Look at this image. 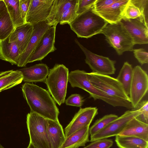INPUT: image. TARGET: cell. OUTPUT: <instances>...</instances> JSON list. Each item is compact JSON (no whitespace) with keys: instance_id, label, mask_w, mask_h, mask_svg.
Instances as JSON below:
<instances>
[{"instance_id":"cell-1","label":"cell","mask_w":148,"mask_h":148,"mask_svg":"<svg viewBox=\"0 0 148 148\" xmlns=\"http://www.w3.org/2000/svg\"><path fill=\"white\" fill-rule=\"evenodd\" d=\"M21 88L30 112L47 119L59 121V110L49 92L35 84L27 82L24 83Z\"/></svg>"},{"instance_id":"cell-2","label":"cell","mask_w":148,"mask_h":148,"mask_svg":"<svg viewBox=\"0 0 148 148\" xmlns=\"http://www.w3.org/2000/svg\"><path fill=\"white\" fill-rule=\"evenodd\" d=\"M68 82L73 88H80L89 93L90 97L95 100L100 99L113 107H123L132 109L130 101L110 97L93 86L89 80L87 72L76 70L71 71L69 75Z\"/></svg>"},{"instance_id":"cell-3","label":"cell","mask_w":148,"mask_h":148,"mask_svg":"<svg viewBox=\"0 0 148 148\" xmlns=\"http://www.w3.org/2000/svg\"><path fill=\"white\" fill-rule=\"evenodd\" d=\"M108 23L93 12L92 8L78 15L68 24L78 38H89L101 34Z\"/></svg>"},{"instance_id":"cell-4","label":"cell","mask_w":148,"mask_h":148,"mask_svg":"<svg viewBox=\"0 0 148 148\" xmlns=\"http://www.w3.org/2000/svg\"><path fill=\"white\" fill-rule=\"evenodd\" d=\"M69 73L68 69L64 65L56 64L49 70L45 82L49 92L59 106L65 101Z\"/></svg>"},{"instance_id":"cell-5","label":"cell","mask_w":148,"mask_h":148,"mask_svg":"<svg viewBox=\"0 0 148 148\" xmlns=\"http://www.w3.org/2000/svg\"><path fill=\"white\" fill-rule=\"evenodd\" d=\"M101 34H104L108 42L119 55L125 51H133L135 45L133 40L120 21L108 23Z\"/></svg>"},{"instance_id":"cell-6","label":"cell","mask_w":148,"mask_h":148,"mask_svg":"<svg viewBox=\"0 0 148 148\" xmlns=\"http://www.w3.org/2000/svg\"><path fill=\"white\" fill-rule=\"evenodd\" d=\"M26 120L29 143L36 148H51L47 132V119L30 112L27 114Z\"/></svg>"},{"instance_id":"cell-7","label":"cell","mask_w":148,"mask_h":148,"mask_svg":"<svg viewBox=\"0 0 148 148\" xmlns=\"http://www.w3.org/2000/svg\"><path fill=\"white\" fill-rule=\"evenodd\" d=\"M87 74L91 84L108 95L116 98L130 101L129 96L125 93L121 84L116 78L93 72L87 73Z\"/></svg>"},{"instance_id":"cell-8","label":"cell","mask_w":148,"mask_h":148,"mask_svg":"<svg viewBox=\"0 0 148 148\" xmlns=\"http://www.w3.org/2000/svg\"><path fill=\"white\" fill-rule=\"evenodd\" d=\"M75 41L85 54V63L88 65L92 72L108 75L115 73L116 61L92 52L82 45L77 39H75Z\"/></svg>"},{"instance_id":"cell-9","label":"cell","mask_w":148,"mask_h":148,"mask_svg":"<svg viewBox=\"0 0 148 148\" xmlns=\"http://www.w3.org/2000/svg\"><path fill=\"white\" fill-rule=\"evenodd\" d=\"M141 113L139 110L126 111L100 131L90 136V141L92 142L118 135L123 130L129 121L137 117Z\"/></svg>"},{"instance_id":"cell-10","label":"cell","mask_w":148,"mask_h":148,"mask_svg":"<svg viewBox=\"0 0 148 148\" xmlns=\"http://www.w3.org/2000/svg\"><path fill=\"white\" fill-rule=\"evenodd\" d=\"M148 77L146 72L138 65L133 68L129 97L132 106L135 108L147 93Z\"/></svg>"},{"instance_id":"cell-11","label":"cell","mask_w":148,"mask_h":148,"mask_svg":"<svg viewBox=\"0 0 148 148\" xmlns=\"http://www.w3.org/2000/svg\"><path fill=\"white\" fill-rule=\"evenodd\" d=\"M120 22L132 37L135 45L148 43V24L142 18H122Z\"/></svg>"},{"instance_id":"cell-12","label":"cell","mask_w":148,"mask_h":148,"mask_svg":"<svg viewBox=\"0 0 148 148\" xmlns=\"http://www.w3.org/2000/svg\"><path fill=\"white\" fill-rule=\"evenodd\" d=\"M56 26H52L43 34L30 57L28 63L41 60L47 55L55 51Z\"/></svg>"},{"instance_id":"cell-13","label":"cell","mask_w":148,"mask_h":148,"mask_svg":"<svg viewBox=\"0 0 148 148\" xmlns=\"http://www.w3.org/2000/svg\"><path fill=\"white\" fill-rule=\"evenodd\" d=\"M98 113V110L96 107L80 108L65 128V138L84 127L90 126Z\"/></svg>"},{"instance_id":"cell-14","label":"cell","mask_w":148,"mask_h":148,"mask_svg":"<svg viewBox=\"0 0 148 148\" xmlns=\"http://www.w3.org/2000/svg\"><path fill=\"white\" fill-rule=\"evenodd\" d=\"M33 30L24 52L20 56L17 66L24 67L28 63L29 59L36 47L41 38L45 32L51 26L47 20L32 25Z\"/></svg>"},{"instance_id":"cell-15","label":"cell","mask_w":148,"mask_h":148,"mask_svg":"<svg viewBox=\"0 0 148 148\" xmlns=\"http://www.w3.org/2000/svg\"><path fill=\"white\" fill-rule=\"evenodd\" d=\"M54 0H31L26 23L32 25L47 20Z\"/></svg>"},{"instance_id":"cell-16","label":"cell","mask_w":148,"mask_h":148,"mask_svg":"<svg viewBox=\"0 0 148 148\" xmlns=\"http://www.w3.org/2000/svg\"><path fill=\"white\" fill-rule=\"evenodd\" d=\"M32 25L27 23L15 28L9 37V42L15 43L21 55L25 51L33 30Z\"/></svg>"},{"instance_id":"cell-17","label":"cell","mask_w":148,"mask_h":148,"mask_svg":"<svg viewBox=\"0 0 148 148\" xmlns=\"http://www.w3.org/2000/svg\"><path fill=\"white\" fill-rule=\"evenodd\" d=\"M22 73L25 82H45L49 73V68L44 64H38L18 70Z\"/></svg>"},{"instance_id":"cell-18","label":"cell","mask_w":148,"mask_h":148,"mask_svg":"<svg viewBox=\"0 0 148 148\" xmlns=\"http://www.w3.org/2000/svg\"><path fill=\"white\" fill-rule=\"evenodd\" d=\"M129 0H117L105 9L95 13L108 23L113 24L120 21Z\"/></svg>"},{"instance_id":"cell-19","label":"cell","mask_w":148,"mask_h":148,"mask_svg":"<svg viewBox=\"0 0 148 148\" xmlns=\"http://www.w3.org/2000/svg\"><path fill=\"white\" fill-rule=\"evenodd\" d=\"M118 135L135 137L148 141V124L134 118L129 122Z\"/></svg>"},{"instance_id":"cell-20","label":"cell","mask_w":148,"mask_h":148,"mask_svg":"<svg viewBox=\"0 0 148 148\" xmlns=\"http://www.w3.org/2000/svg\"><path fill=\"white\" fill-rule=\"evenodd\" d=\"M78 0H54L47 21L51 26L59 23L61 16L67 9L77 4Z\"/></svg>"},{"instance_id":"cell-21","label":"cell","mask_w":148,"mask_h":148,"mask_svg":"<svg viewBox=\"0 0 148 148\" xmlns=\"http://www.w3.org/2000/svg\"><path fill=\"white\" fill-rule=\"evenodd\" d=\"M47 128L51 148H61L65 137L59 121L47 119Z\"/></svg>"},{"instance_id":"cell-22","label":"cell","mask_w":148,"mask_h":148,"mask_svg":"<svg viewBox=\"0 0 148 148\" xmlns=\"http://www.w3.org/2000/svg\"><path fill=\"white\" fill-rule=\"evenodd\" d=\"M89 126H86L65 138L61 148H78L89 142Z\"/></svg>"},{"instance_id":"cell-23","label":"cell","mask_w":148,"mask_h":148,"mask_svg":"<svg viewBox=\"0 0 148 148\" xmlns=\"http://www.w3.org/2000/svg\"><path fill=\"white\" fill-rule=\"evenodd\" d=\"M8 38L0 41V59L17 65L21 55L19 50L15 43L9 42Z\"/></svg>"},{"instance_id":"cell-24","label":"cell","mask_w":148,"mask_h":148,"mask_svg":"<svg viewBox=\"0 0 148 148\" xmlns=\"http://www.w3.org/2000/svg\"><path fill=\"white\" fill-rule=\"evenodd\" d=\"M22 73L18 70L0 72V92L21 83L23 81Z\"/></svg>"},{"instance_id":"cell-25","label":"cell","mask_w":148,"mask_h":148,"mask_svg":"<svg viewBox=\"0 0 148 148\" xmlns=\"http://www.w3.org/2000/svg\"><path fill=\"white\" fill-rule=\"evenodd\" d=\"M115 141L119 148H148V141L131 136H115Z\"/></svg>"},{"instance_id":"cell-26","label":"cell","mask_w":148,"mask_h":148,"mask_svg":"<svg viewBox=\"0 0 148 148\" xmlns=\"http://www.w3.org/2000/svg\"><path fill=\"white\" fill-rule=\"evenodd\" d=\"M133 73L132 65L126 62L124 63L116 78L121 84L125 93L129 96Z\"/></svg>"},{"instance_id":"cell-27","label":"cell","mask_w":148,"mask_h":148,"mask_svg":"<svg viewBox=\"0 0 148 148\" xmlns=\"http://www.w3.org/2000/svg\"><path fill=\"white\" fill-rule=\"evenodd\" d=\"M15 28L25 23L20 10L19 0H3Z\"/></svg>"},{"instance_id":"cell-28","label":"cell","mask_w":148,"mask_h":148,"mask_svg":"<svg viewBox=\"0 0 148 148\" xmlns=\"http://www.w3.org/2000/svg\"><path fill=\"white\" fill-rule=\"evenodd\" d=\"M144 11V7L137 0H129L123 12L122 18L134 19L140 17L148 23L143 17Z\"/></svg>"},{"instance_id":"cell-29","label":"cell","mask_w":148,"mask_h":148,"mask_svg":"<svg viewBox=\"0 0 148 148\" xmlns=\"http://www.w3.org/2000/svg\"><path fill=\"white\" fill-rule=\"evenodd\" d=\"M14 28V26L7 10L0 15V41L8 38Z\"/></svg>"},{"instance_id":"cell-30","label":"cell","mask_w":148,"mask_h":148,"mask_svg":"<svg viewBox=\"0 0 148 148\" xmlns=\"http://www.w3.org/2000/svg\"><path fill=\"white\" fill-rule=\"evenodd\" d=\"M118 116L115 114L106 115L96 120L89 130V133L92 136L103 128L112 121L116 119Z\"/></svg>"},{"instance_id":"cell-31","label":"cell","mask_w":148,"mask_h":148,"mask_svg":"<svg viewBox=\"0 0 148 148\" xmlns=\"http://www.w3.org/2000/svg\"><path fill=\"white\" fill-rule=\"evenodd\" d=\"M77 3L64 12L59 21L60 25L69 24L77 17L78 15L77 13Z\"/></svg>"},{"instance_id":"cell-32","label":"cell","mask_w":148,"mask_h":148,"mask_svg":"<svg viewBox=\"0 0 148 148\" xmlns=\"http://www.w3.org/2000/svg\"><path fill=\"white\" fill-rule=\"evenodd\" d=\"M132 110H139L141 113L136 118L140 121L148 124V101L147 100L140 101L135 108Z\"/></svg>"},{"instance_id":"cell-33","label":"cell","mask_w":148,"mask_h":148,"mask_svg":"<svg viewBox=\"0 0 148 148\" xmlns=\"http://www.w3.org/2000/svg\"><path fill=\"white\" fill-rule=\"evenodd\" d=\"M113 144L112 140L106 138L92 142L85 147L86 148H110Z\"/></svg>"},{"instance_id":"cell-34","label":"cell","mask_w":148,"mask_h":148,"mask_svg":"<svg viewBox=\"0 0 148 148\" xmlns=\"http://www.w3.org/2000/svg\"><path fill=\"white\" fill-rule=\"evenodd\" d=\"M117 0H96L92 10L95 13L102 11L112 5Z\"/></svg>"},{"instance_id":"cell-35","label":"cell","mask_w":148,"mask_h":148,"mask_svg":"<svg viewBox=\"0 0 148 148\" xmlns=\"http://www.w3.org/2000/svg\"><path fill=\"white\" fill-rule=\"evenodd\" d=\"M84 101L83 97L79 94H75L70 96L65 100L66 105L81 107Z\"/></svg>"},{"instance_id":"cell-36","label":"cell","mask_w":148,"mask_h":148,"mask_svg":"<svg viewBox=\"0 0 148 148\" xmlns=\"http://www.w3.org/2000/svg\"><path fill=\"white\" fill-rule=\"evenodd\" d=\"M96 0H78L77 13L80 14L92 8Z\"/></svg>"},{"instance_id":"cell-37","label":"cell","mask_w":148,"mask_h":148,"mask_svg":"<svg viewBox=\"0 0 148 148\" xmlns=\"http://www.w3.org/2000/svg\"><path fill=\"white\" fill-rule=\"evenodd\" d=\"M134 56L138 62L142 65L148 62V53L143 48L134 49Z\"/></svg>"},{"instance_id":"cell-38","label":"cell","mask_w":148,"mask_h":148,"mask_svg":"<svg viewBox=\"0 0 148 148\" xmlns=\"http://www.w3.org/2000/svg\"><path fill=\"white\" fill-rule=\"evenodd\" d=\"M31 0H19V5L21 17L26 23V16L30 5Z\"/></svg>"},{"instance_id":"cell-39","label":"cell","mask_w":148,"mask_h":148,"mask_svg":"<svg viewBox=\"0 0 148 148\" xmlns=\"http://www.w3.org/2000/svg\"><path fill=\"white\" fill-rule=\"evenodd\" d=\"M7 10L6 5L3 0H0V15Z\"/></svg>"},{"instance_id":"cell-40","label":"cell","mask_w":148,"mask_h":148,"mask_svg":"<svg viewBox=\"0 0 148 148\" xmlns=\"http://www.w3.org/2000/svg\"><path fill=\"white\" fill-rule=\"evenodd\" d=\"M27 148H36L30 143H29Z\"/></svg>"},{"instance_id":"cell-41","label":"cell","mask_w":148,"mask_h":148,"mask_svg":"<svg viewBox=\"0 0 148 148\" xmlns=\"http://www.w3.org/2000/svg\"><path fill=\"white\" fill-rule=\"evenodd\" d=\"M0 148H4L0 144Z\"/></svg>"},{"instance_id":"cell-42","label":"cell","mask_w":148,"mask_h":148,"mask_svg":"<svg viewBox=\"0 0 148 148\" xmlns=\"http://www.w3.org/2000/svg\"><path fill=\"white\" fill-rule=\"evenodd\" d=\"M85 148V147H84V148Z\"/></svg>"}]
</instances>
